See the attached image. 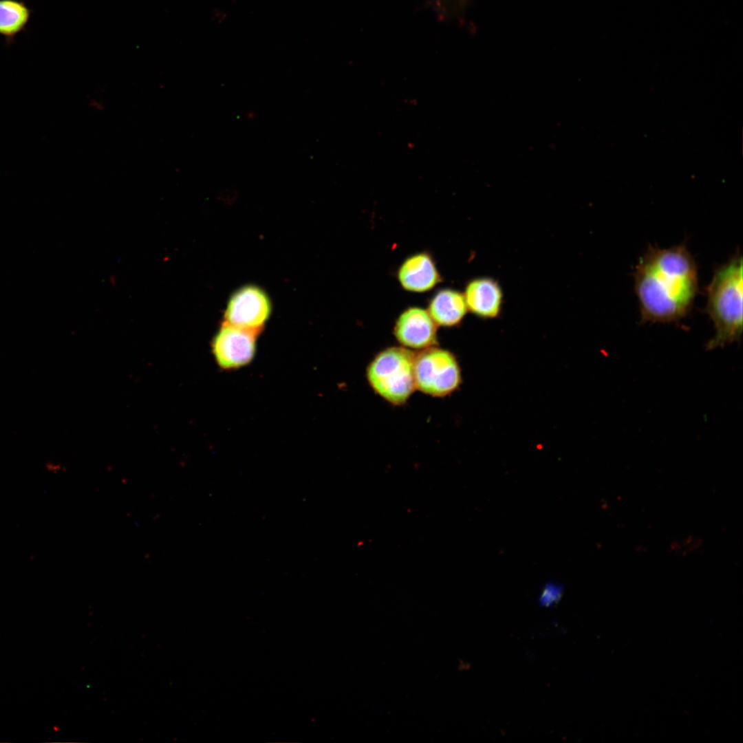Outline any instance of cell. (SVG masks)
Masks as SVG:
<instances>
[{"label": "cell", "mask_w": 743, "mask_h": 743, "mask_svg": "<svg viewBox=\"0 0 743 743\" xmlns=\"http://www.w3.org/2000/svg\"><path fill=\"white\" fill-rule=\"evenodd\" d=\"M634 291L643 322L685 317L698 291L696 263L686 246H650L636 266Z\"/></svg>", "instance_id": "1"}, {"label": "cell", "mask_w": 743, "mask_h": 743, "mask_svg": "<svg viewBox=\"0 0 743 743\" xmlns=\"http://www.w3.org/2000/svg\"><path fill=\"white\" fill-rule=\"evenodd\" d=\"M707 312L715 334L707 350L739 341L742 334V257L738 252L714 272L707 288Z\"/></svg>", "instance_id": "2"}, {"label": "cell", "mask_w": 743, "mask_h": 743, "mask_svg": "<svg viewBox=\"0 0 743 743\" xmlns=\"http://www.w3.org/2000/svg\"><path fill=\"white\" fill-rule=\"evenodd\" d=\"M414 359L415 354L402 346L380 352L367 368L370 387L390 404L404 405L416 389Z\"/></svg>", "instance_id": "3"}, {"label": "cell", "mask_w": 743, "mask_h": 743, "mask_svg": "<svg viewBox=\"0 0 743 743\" xmlns=\"http://www.w3.org/2000/svg\"><path fill=\"white\" fill-rule=\"evenodd\" d=\"M414 377L416 389L433 397L449 396L462 383L455 356L436 345L415 354Z\"/></svg>", "instance_id": "4"}, {"label": "cell", "mask_w": 743, "mask_h": 743, "mask_svg": "<svg viewBox=\"0 0 743 743\" xmlns=\"http://www.w3.org/2000/svg\"><path fill=\"white\" fill-rule=\"evenodd\" d=\"M271 309L270 299L261 288L246 286L231 295L224 323L259 333L269 319Z\"/></svg>", "instance_id": "5"}, {"label": "cell", "mask_w": 743, "mask_h": 743, "mask_svg": "<svg viewBox=\"0 0 743 743\" xmlns=\"http://www.w3.org/2000/svg\"><path fill=\"white\" fill-rule=\"evenodd\" d=\"M258 334L224 323L212 344L217 363L222 369H231L250 363L255 354Z\"/></svg>", "instance_id": "6"}, {"label": "cell", "mask_w": 743, "mask_h": 743, "mask_svg": "<svg viewBox=\"0 0 743 743\" xmlns=\"http://www.w3.org/2000/svg\"><path fill=\"white\" fill-rule=\"evenodd\" d=\"M394 334L402 347L419 351L435 346L437 325L427 310L419 307L405 310L396 319Z\"/></svg>", "instance_id": "7"}, {"label": "cell", "mask_w": 743, "mask_h": 743, "mask_svg": "<svg viewBox=\"0 0 743 743\" xmlns=\"http://www.w3.org/2000/svg\"><path fill=\"white\" fill-rule=\"evenodd\" d=\"M467 309L484 319L497 317L502 310L503 292L497 281L477 277L469 281L463 293Z\"/></svg>", "instance_id": "8"}, {"label": "cell", "mask_w": 743, "mask_h": 743, "mask_svg": "<svg viewBox=\"0 0 743 743\" xmlns=\"http://www.w3.org/2000/svg\"><path fill=\"white\" fill-rule=\"evenodd\" d=\"M397 277L401 286L412 292H427L441 281L433 258L424 252L408 257L400 266Z\"/></svg>", "instance_id": "9"}, {"label": "cell", "mask_w": 743, "mask_h": 743, "mask_svg": "<svg viewBox=\"0 0 743 743\" xmlns=\"http://www.w3.org/2000/svg\"><path fill=\"white\" fill-rule=\"evenodd\" d=\"M467 310L463 293L444 288L433 295L427 311L437 325L451 327L461 323Z\"/></svg>", "instance_id": "10"}, {"label": "cell", "mask_w": 743, "mask_h": 743, "mask_svg": "<svg viewBox=\"0 0 743 743\" xmlns=\"http://www.w3.org/2000/svg\"><path fill=\"white\" fill-rule=\"evenodd\" d=\"M32 12L22 0H0V35L11 42L25 29Z\"/></svg>", "instance_id": "11"}, {"label": "cell", "mask_w": 743, "mask_h": 743, "mask_svg": "<svg viewBox=\"0 0 743 743\" xmlns=\"http://www.w3.org/2000/svg\"><path fill=\"white\" fill-rule=\"evenodd\" d=\"M470 0H426L427 6L440 22H450L462 17Z\"/></svg>", "instance_id": "12"}, {"label": "cell", "mask_w": 743, "mask_h": 743, "mask_svg": "<svg viewBox=\"0 0 743 743\" xmlns=\"http://www.w3.org/2000/svg\"><path fill=\"white\" fill-rule=\"evenodd\" d=\"M563 592V585L553 581H549L543 585L538 598L539 605L543 607H550L556 605L561 599Z\"/></svg>", "instance_id": "13"}]
</instances>
